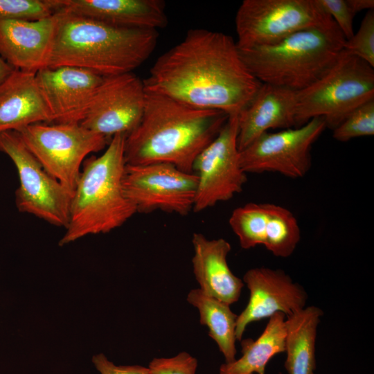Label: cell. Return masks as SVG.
<instances>
[{
    "label": "cell",
    "mask_w": 374,
    "mask_h": 374,
    "mask_svg": "<svg viewBox=\"0 0 374 374\" xmlns=\"http://www.w3.org/2000/svg\"><path fill=\"white\" fill-rule=\"evenodd\" d=\"M229 116L146 91L139 125L125 138L127 165L170 163L193 173L199 154L217 136Z\"/></svg>",
    "instance_id": "2"
},
{
    "label": "cell",
    "mask_w": 374,
    "mask_h": 374,
    "mask_svg": "<svg viewBox=\"0 0 374 374\" xmlns=\"http://www.w3.org/2000/svg\"><path fill=\"white\" fill-rule=\"evenodd\" d=\"M269 205L270 203L251 202L232 212L229 225L242 249L264 244Z\"/></svg>",
    "instance_id": "25"
},
{
    "label": "cell",
    "mask_w": 374,
    "mask_h": 374,
    "mask_svg": "<svg viewBox=\"0 0 374 374\" xmlns=\"http://www.w3.org/2000/svg\"><path fill=\"white\" fill-rule=\"evenodd\" d=\"M345 40L335 22L299 31L271 45L238 49L248 70L261 83L297 92L332 68Z\"/></svg>",
    "instance_id": "5"
},
{
    "label": "cell",
    "mask_w": 374,
    "mask_h": 374,
    "mask_svg": "<svg viewBox=\"0 0 374 374\" xmlns=\"http://www.w3.org/2000/svg\"><path fill=\"white\" fill-rule=\"evenodd\" d=\"M374 134V98L356 108L336 128L332 136L346 142L352 139Z\"/></svg>",
    "instance_id": "26"
},
{
    "label": "cell",
    "mask_w": 374,
    "mask_h": 374,
    "mask_svg": "<svg viewBox=\"0 0 374 374\" xmlns=\"http://www.w3.org/2000/svg\"><path fill=\"white\" fill-rule=\"evenodd\" d=\"M145 98L143 80L134 73L104 77L80 124L107 139L127 136L141 120Z\"/></svg>",
    "instance_id": "13"
},
{
    "label": "cell",
    "mask_w": 374,
    "mask_h": 374,
    "mask_svg": "<svg viewBox=\"0 0 374 374\" xmlns=\"http://www.w3.org/2000/svg\"><path fill=\"white\" fill-rule=\"evenodd\" d=\"M14 69L0 56V83L6 79Z\"/></svg>",
    "instance_id": "33"
},
{
    "label": "cell",
    "mask_w": 374,
    "mask_h": 374,
    "mask_svg": "<svg viewBox=\"0 0 374 374\" xmlns=\"http://www.w3.org/2000/svg\"><path fill=\"white\" fill-rule=\"evenodd\" d=\"M242 281L249 290L246 308L238 315L235 337L241 341L248 324L277 312L289 317L305 308L308 294L283 270L267 267L249 269Z\"/></svg>",
    "instance_id": "14"
},
{
    "label": "cell",
    "mask_w": 374,
    "mask_h": 374,
    "mask_svg": "<svg viewBox=\"0 0 374 374\" xmlns=\"http://www.w3.org/2000/svg\"><path fill=\"white\" fill-rule=\"evenodd\" d=\"M55 13L57 21L47 68L74 66L103 77L130 73L149 58L157 43V30L117 27Z\"/></svg>",
    "instance_id": "3"
},
{
    "label": "cell",
    "mask_w": 374,
    "mask_h": 374,
    "mask_svg": "<svg viewBox=\"0 0 374 374\" xmlns=\"http://www.w3.org/2000/svg\"><path fill=\"white\" fill-rule=\"evenodd\" d=\"M344 50L374 68V10L367 11L358 30L345 40Z\"/></svg>",
    "instance_id": "28"
},
{
    "label": "cell",
    "mask_w": 374,
    "mask_h": 374,
    "mask_svg": "<svg viewBox=\"0 0 374 374\" xmlns=\"http://www.w3.org/2000/svg\"><path fill=\"white\" fill-rule=\"evenodd\" d=\"M18 132L44 169L72 193L87 156L102 150L109 142L80 123H39Z\"/></svg>",
    "instance_id": "8"
},
{
    "label": "cell",
    "mask_w": 374,
    "mask_h": 374,
    "mask_svg": "<svg viewBox=\"0 0 374 374\" xmlns=\"http://www.w3.org/2000/svg\"><path fill=\"white\" fill-rule=\"evenodd\" d=\"M91 361L100 374H152L148 367L140 365H116L103 353L93 355Z\"/></svg>",
    "instance_id": "31"
},
{
    "label": "cell",
    "mask_w": 374,
    "mask_h": 374,
    "mask_svg": "<svg viewBox=\"0 0 374 374\" xmlns=\"http://www.w3.org/2000/svg\"><path fill=\"white\" fill-rule=\"evenodd\" d=\"M187 301L198 310L200 323L208 328V335L217 344L225 363L235 360L238 315L231 311L230 305L205 294L199 289L190 290Z\"/></svg>",
    "instance_id": "23"
},
{
    "label": "cell",
    "mask_w": 374,
    "mask_h": 374,
    "mask_svg": "<svg viewBox=\"0 0 374 374\" xmlns=\"http://www.w3.org/2000/svg\"><path fill=\"white\" fill-rule=\"evenodd\" d=\"M123 186L136 212L186 215L193 211L197 176L166 163L125 167Z\"/></svg>",
    "instance_id": "12"
},
{
    "label": "cell",
    "mask_w": 374,
    "mask_h": 374,
    "mask_svg": "<svg viewBox=\"0 0 374 374\" xmlns=\"http://www.w3.org/2000/svg\"><path fill=\"white\" fill-rule=\"evenodd\" d=\"M57 15L35 20L0 19V56L15 69L36 73L44 68Z\"/></svg>",
    "instance_id": "17"
},
{
    "label": "cell",
    "mask_w": 374,
    "mask_h": 374,
    "mask_svg": "<svg viewBox=\"0 0 374 374\" xmlns=\"http://www.w3.org/2000/svg\"><path fill=\"white\" fill-rule=\"evenodd\" d=\"M334 23L317 0H244L235 16L236 44L238 48L271 45Z\"/></svg>",
    "instance_id": "7"
},
{
    "label": "cell",
    "mask_w": 374,
    "mask_h": 374,
    "mask_svg": "<svg viewBox=\"0 0 374 374\" xmlns=\"http://www.w3.org/2000/svg\"><path fill=\"white\" fill-rule=\"evenodd\" d=\"M321 8L333 19L346 40L354 34L353 19L356 13L347 0H317Z\"/></svg>",
    "instance_id": "30"
},
{
    "label": "cell",
    "mask_w": 374,
    "mask_h": 374,
    "mask_svg": "<svg viewBox=\"0 0 374 374\" xmlns=\"http://www.w3.org/2000/svg\"><path fill=\"white\" fill-rule=\"evenodd\" d=\"M374 98V69L344 49L320 79L296 92V126L322 118L336 128L352 112Z\"/></svg>",
    "instance_id": "6"
},
{
    "label": "cell",
    "mask_w": 374,
    "mask_h": 374,
    "mask_svg": "<svg viewBox=\"0 0 374 374\" xmlns=\"http://www.w3.org/2000/svg\"><path fill=\"white\" fill-rule=\"evenodd\" d=\"M197 359L186 352H181L172 357L152 359L148 368L152 374H195Z\"/></svg>",
    "instance_id": "29"
},
{
    "label": "cell",
    "mask_w": 374,
    "mask_h": 374,
    "mask_svg": "<svg viewBox=\"0 0 374 374\" xmlns=\"http://www.w3.org/2000/svg\"><path fill=\"white\" fill-rule=\"evenodd\" d=\"M143 83L147 91L228 116H238L262 84L245 66L232 37L203 28L188 30L160 55Z\"/></svg>",
    "instance_id": "1"
},
{
    "label": "cell",
    "mask_w": 374,
    "mask_h": 374,
    "mask_svg": "<svg viewBox=\"0 0 374 374\" xmlns=\"http://www.w3.org/2000/svg\"><path fill=\"white\" fill-rule=\"evenodd\" d=\"M326 128L322 118L276 132H265L240 151V163L244 172H278L300 178L309 171L312 145Z\"/></svg>",
    "instance_id": "10"
},
{
    "label": "cell",
    "mask_w": 374,
    "mask_h": 374,
    "mask_svg": "<svg viewBox=\"0 0 374 374\" xmlns=\"http://www.w3.org/2000/svg\"><path fill=\"white\" fill-rule=\"evenodd\" d=\"M54 12H63L112 26L157 30L168 24L161 0H51Z\"/></svg>",
    "instance_id": "16"
},
{
    "label": "cell",
    "mask_w": 374,
    "mask_h": 374,
    "mask_svg": "<svg viewBox=\"0 0 374 374\" xmlns=\"http://www.w3.org/2000/svg\"><path fill=\"white\" fill-rule=\"evenodd\" d=\"M323 314L312 305L287 317L285 367L288 374H314L317 328Z\"/></svg>",
    "instance_id": "21"
},
{
    "label": "cell",
    "mask_w": 374,
    "mask_h": 374,
    "mask_svg": "<svg viewBox=\"0 0 374 374\" xmlns=\"http://www.w3.org/2000/svg\"><path fill=\"white\" fill-rule=\"evenodd\" d=\"M55 123H80L103 78L74 66L43 68L35 73Z\"/></svg>",
    "instance_id": "15"
},
{
    "label": "cell",
    "mask_w": 374,
    "mask_h": 374,
    "mask_svg": "<svg viewBox=\"0 0 374 374\" xmlns=\"http://www.w3.org/2000/svg\"><path fill=\"white\" fill-rule=\"evenodd\" d=\"M53 122L35 73L17 69L0 83V134Z\"/></svg>",
    "instance_id": "20"
},
{
    "label": "cell",
    "mask_w": 374,
    "mask_h": 374,
    "mask_svg": "<svg viewBox=\"0 0 374 374\" xmlns=\"http://www.w3.org/2000/svg\"><path fill=\"white\" fill-rule=\"evenodd\" d=\"M353 10L357 14L364 10H373L374 8L373 0H347Z\"/></svg>",
    "instance_id": "32"
},
{
    "label": "cell",
    "mask_w": 374,
    "mask_h": 374,
    "mask_svg": "<svg viewBox=\"0 0 374 374\" xmlns=\"http://www.w3.org/2000/svg\"><path fill=\"white\" fill-rule=\"evenodd\" d=\"M0 152L10 157L17 171L15 202L19 211L66 228L73 193L44 169L18 132L0 134Z\"/></svg>",
    "instance_id": "9"
},
{
    "label": "cell",
    "mask_w": 374,
    "mask_h": 374,
    "mask_svg": "<svg viewBox=\"0 0 374 374\" xmlns=\"http://www.w3.org/2000/svg\"><path fill=\"white\" fill-rule=\"evenodd\" d=\"M296 91L262 83L238 115L239 151L270 130L296 127Z\"/></svg>",
    "instance_id": "18"
},
{
    "label": "cell",
    "mask_w": 374,
    "mask_h": 374,
    "mask_svg": "<svg viewBox=\"0 0 374 374\" xmlns=\"http://www.w3.org/2000/svg\"><path fill=\"white\" fill-rule=\"evenodd\" d=\"M300 240L301 230L294 215L270 203L263 246L274 256L287 258L294 253Z\"/></svg>",
    "instance_id": "24"
},
{
    "label": "cell",
    "mask_w": 374,
    "mask_h": 374,
    "mask_svg": "<svg viewBox=\"0 0 374 374\" xmlns=\"http://www.w3.org/2000/svg\"><path fill=\"white\" fill-rule=\"evenodd\" d=\"M51 0H0V19L35 21L54 14Z\"/></svg>",
    "instance_id": "27"
},
{
    "label": "cell",
    "mask_w": 374,
    "mask_h": 374,
    "mask_svg": "<svg viewBox=\"0 0 374 374\" xmlns=\"http://www.w3.org/2000/svg\"><path fill=\"white\" fill-rule=\"evenodd\" d=\"M238 116L229 118L217 136L199 154L193 164L197 187L193 211H202L240 193L247 181L238 148Z\"/></svg>",
    "instance_id": "11"
},
{
    "label": "cell",
    "mask_w": 374,
    "mask_h": 374,
    "mask_svg": "<svg viewBox=\"0 0 374 374\" xmlns=\"http://www.w3.org/2000/svg\"><path fill=\"white\" fill-rule=\"evenodd\" d=\"M126 136L114 135L103 154L84 161L60 246L89 235L108 233L137 213L123 186Z\"/></svg>",
    "instance_id": "4"
},
{
    "label": "cell",
    "mask_w": 374,
    "mask_h": 374,
    "mask_svg": "<svg viewBox=\"0 0 374 374\" xmlns=\"http://www.w3.org/2000/svg\"><path fill=\"white\" fill-rule=\"evenodd\" d=\"M192 243L193 269L199 289L229 305L238 301L244 283L229 267V242L223 238L208 240L203 234L195 233Z\"/></svg>",
    "instance_id": "19"
},
{
    "label": "cell",
    "mask_w": 374,
    "mask_h": 374,
    "mask_svg": "<svg viewBox=\"0 0 374 374\" xmlns=\"http://www.w3.org/2000/svg\"><path fill=\"white\" fill-rule=\"evenodd\" d=\"M285 315L277 312L269 320L257 339L241 340L242 356L230 363L222 364L220 374H265L268 362L285 350Z\"/></svg>",
    "instance_id": "22"
}]
</instances>
